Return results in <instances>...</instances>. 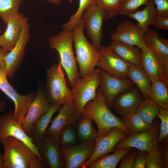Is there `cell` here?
Masks as SVG:
<instances>
[{
    "instance_id": "15",
    "label": "cell",
    "mask_w": 168,
    "mask_h": 168,
    "mask_svg": "<svg viewBox=\"0 0 168 168\" xmlns=\"http://www.w3.org/2000/svg\"><path fill=\"white\" fill-rule=\"evenodd\" d=\"M129 135L124 130L114 128L106 135L98 136L95 139V146L94 152L90 158L83 165L82 168H87L91 163L98 158L106 154L114 152L115 145L122 139Z\"/></svg>"
},
{
    "instance_id": "43",
    "label": "cell",
    "mask_w": 168,
    "mask_h": 168,
    "mask_svg": "<svg viewBox=\"0 0 168 168\" xmlns=\"http://www.w3.org/2000/svg\"><path fill=\"white\" fill-rule=\"evenodd\" d=\"M146 161L145 152L139 150L133 168H146Z\"/></svg>"
},
{
    "instance_id": "30",
    "label": "cell",
    "mask_w": 168,
    "mask_h": 168,
    "mask_svg": "<svg viewBox=\"0 0 168 168\" xmlns=\"http://www.w3.org/2000/svg\"><path fill=\"white\" fill-rule=\"evenodd\" d=\"M139 104L136 113L147 123L152 125L158 116L161 107L150 97L144 98Z\"/></svg>"
},
{
    "instance_id": "34",
    "label": "cell",
    "mask_w": 168,
    "mask_h": 168,
    "mask_svg": "<svg viewBox=\"0 0 168 168\" xmlns=\"http://www.w3.org/2000/svg\"><path fill=\"white\" fill-rule=\"evenodd\" d=\"M75 124L66 125L61 130L58 138L60 147L72 146L76 144L79 141Z\"/></svg>"
},
{
    "instance_id": "49",
    "label": "cell",
    "mask_w": 168,
    "mask_h": 168,
    "mask_svg": "<svg viewBox=\"0 0 168 168\" xmlns=\"http://www.w3.org/2000/svg\"><path fill=\"white\" fill-rule=\"evenodd\" d=\"M1 33H2V31L0 30V34Z\"/></svg>"
},
{
    "instance_id": "21",
    "label": "cell",
    "mask_w": 168,
    "mask_h": 168,
    "mask_svg": "<svg viewBox=\"0 0 168 168\" xmlns=\"http://www.w3.org/2000/svg\"><path fill=\"white\" fill-rule=\"evenodd\" d=\"M140 64L148 75L151 83L161 80L168 86V72L152 51L146 45L141 50Z\"/></svg>"
},
{
    "instance_id": "7",
    "label": "cell",
    "mask_w": 168,
    "mask_h": 168,
    "mask_svg": "<svg viewBox=\"0 0 168 168\" xmlns=\"http://www.w3.org/2000/svg\"><path fill=\"white\" fill-rule=\"evenodd\" d=\"M160 122L158 119L154 121L149 130L142 133H131L128 137L119 141L114 149L134 147L145 152H149L159 148L158 139L159 133Z\"/></svg>"
},
{
    "instance_id": "28",
    "label": "cell",
    "mask_w": 168,
    "mask_h": 168,
    "mask_svg": "<svg viewBox=\"0 0 168 168\" xmlns=\"http://www.w3.org/2000/svg\"><path fill=\"white\" fill-rule=\"evenodd\" d=\"M132 148H120L110 155L106 154L91 164L87 168H115L123 156Z\"/></svg>"
},
{
    "instance_id": "6",
    "label": "cell",
    "mask_w": 168,
    "mask_h": 168,
    "mask_svg": "<svg viewBox=\"0 0 168 168\" xmlns=\"http://www.w3.org/2000/svg\"><path fill=\"white\" fill-rule=\"evenodd\" d=\"M101 77L100 69L95 68L91 73L81 77L72 87L71 89L75 107L80 114L86 104L96 98L97 89L100 86Z\"/></svg>"
},
{
    "instance_id": "23",
    "label": "cell",
    "mask_w": 168,
    "mask_h": 168,
    "mask_svg": "<svg viewBox=\"0 0 168 168\" xmlns=\"http://www.w3.org/2000/svg\"><path fill=\"white\" fill-rule=\"evenodd\" d=\"M24 17L22 13H20L7 23L4 33L0 36L1 47L9 51L14 47L21 35Z\"/></svg>"
},
{
    "instance_id": "46",
    "label": "cell",
    "mask_w": 168,
    "mask_h": 168,
    "mask_svg": "<svg viewBox=\"0 0 168 168\" xmlns=\"http://www.w3.org/2000/svg\"><path fill=\"white\" fill-rule=\"evenodd\" d=\"M47 1L50 3H52L56 5H59L61 4L60 0H46ZM70 3H72V0H68Z\"/></svg>"
},
{
    "instance_id": "16",
    "label": "cell",
    "mask_w": 168,
    "mask_h": 168,
    "mask_svg": "<svg viewBox=\"0 0 168 168\" xmlns=\"http://www.w3.org/2000/svg\"><path fill=\"white\" fill-rule=\"evenodd\" d=\"M58 110V115L50 120L51 125L46 129L44 137L58 139L60 132L65 126L76 124L81 118L76 109L74 101L63 105Z\"/></svg>"
},
{
    "instance_id": "9",
    "label": "cell",
    "mask_w": 168,
    "mask_h": 168,
    "mask_svg": "<svg viewBox=\"0 0 168 168\" xmlns=\"http://www.w3.org/2000/svg\"><path fill=\"white\" fill-rule=\"evenodd\" d=\"M14 111L11 110L0 115V142L9 136L14 137L25 144L40 160L45 163L38 148L23 130L21 124L13 118Z\"/></svg>"
},
{
    "instance_id": "42",
    "label": "cell",
    "mask_w": 168,
    "mask_h": 168,
    "mask_svg": "<svg viewBox=\"0 0 168 168\" xmlns=\"http://www.w3.org/2000/svg\"><path fill=\"white\" fill-rule=\"evenodd\" d=\"M156 6V14L168 16V0H154Z\"/></svg>"
},
{
    "instance_id": "2",
    "label": "cell",
    "mask_w": 168,
    "mask_h": 168,
    "mask_svg": "<svg viewBox=\"0 0 168 168\" xmlns=\"http://www.w3.org/2000/svg\"><path fill=\"white\" fill-rule=\"evenodd\" d=\"M4 148L3 168H44L47 166L23 142L9 136L0 142Z\"/></svg>"
},
{
    "instance_id": "13",
    "label": "cell",
    "mask_w": 168,
    "mask_h": 168,
    "mask_svg": "<svg viewBox=\"0 0 168 168\" xmlns=\"http://www.w3.org/2000/svg\"><path fill=\"white\" fill-rule=\"evenodd\" d=\"M100 70V88L105 98L106 105L110 109L113 101L117 96L133 88L135 85L128 77L125 78L117 77L102 69Z\"/></svg>"
},
{
    "instance_id": "4",
    "label": "cell",
    "mask_w": 168,
    "mask_h": 168,
    "mask_svg": "<svg viewBox=\"0 0 168 168\" xmlns=\"http://www.w3.org/2000/svg\"><path fill=\"white\" fill-rule=\"evenodd\" d=\"M85 28V24L81 21L72 30L76 58L81 77L93 72L100 57L98 50L92 44L88 42L84 35L83 31Z\"/></svg>"
},
{
    "instance_id": "31",
    "label": "cell",
    "mask_w": 168,
    "mask_h": 168,
    "mask_svg": "<svg viewBox=\"0 0 168 168\" xmlns=\"http://www.w3.org/2000/svg\"><path fill=\"white\" fill-rule=\"evenodd\" d=\"M93 120L86 116H82L76 124V131L79 141H95L98 136V131L92 125Z\"/></svg>"
},
{
    "instance_id": "19",
    "label": "cell",
    "mask_w": 168,
    "mask_h": 168,
    "mask_svg": "<svg viewBox=\"0 0 168 168\" xmlns=\"http://www.w3.org/2000/svg\"><path fill=\"white\" fill-rule=\"evenodd\" d=\"M144 35L137 24L125 20L119 24L115 31L111 35L110 38L113 41L134 45L142 50L146 45Z\"/></svg>"
},
{
    "instance_id": "12",
    "label": "cell",
    "mask_w": 168,
    "mask_h": 168,
    "mask_svg": "<svg viewBox=\"0 0 168 168\" xmlns=\"http://www.w3.org/2000/svg\"><path fill=\"white\" fill-rule=\"evenodd\" d=\"M98 51L100 57L96 67L114 76L127 77L130 63L121 58L109 46L101 45Z\"/></svg>"
},
{
    "instance_id": "33",
    "label": "cell",
    "mask_w": 168,
    "mask_h": 168,
    "mask_svg": "<svg viewBox=\"0 0 168 168\" xmlns=\"http://www.w3.org/2000/svg\"><path fill=\"white\" fill-rule=\"evenodd\" d=\"M121 119L131 134L144 132L150 129L152 126L143 121L136 113L128 118Z\"/></svg>"
},
{
    "instance_id": "5",
    "label": "cell",
    "mask_w": 168,
    "mask_h": 168,
    "mask_svg": "<svg viewBox=\"0 0 168 168\" xmlns=\"http://www.w3.org/2000/svg\"><path fill=\"white\" fill-rule=\"evenodd\" d=\"M46 76L44 89L51 106H60L74 100L71 89L67 86L63 69L59 63L48 68Z\"/></svg>"
},
{
    "instance_id": "38",
    "label": "cell",
    "mask_w": 168,
    "mask_h": 168,
    "mask_svg": "<svg viewBox=\"0 0 168 168\" xmlns=\"http://www.w3.org/2000/svg\"><path fill=\"white\" fill-rule=\"evenodd\" d=\"M161 120L158 142L161 143L168 138V109L161 108L157 116Z\"/></svg>"
},
{
    "instance_id": "47",
    "label": "cell",
    "mask_w": 168,
    "mask_h": 168,
    "mask_svg": "<svg viewBox=\"0 0 168 168\" xmlns=\"http://www.w3.org/2000/svg\"><path fill=\"white\" fill-rule=\"evenodd\" d=\"M6 103L4 100L3 99L0 100V112L3 111L5 109Z\"/></svg>"
},
{
    "instance_id": "27",
    "label": "cell",
    "mask_w": 168,
    "mask_h": 168,
    "mask_svg": "<svg viewBox=\"0 0 168 168\" xmlns=\"http://www.w3.org/2000/svg\"><path fill=\"white\" fill-rule=\"evenodd\" d=\"M154 4V0H148L146 7L142 10L136 11L128 16L137 21V25L144 34L146 33L149 25L157 15Z\"/></svg>"
},
{
    "instance_id": "32",
    "label": "cell",
    "mask_w": 168,
    "mask_h": 168,
    "mask_svg": "<svg viewBox=\"0 0 168 168\" xmlns=\"http://www.w3.org/2000/svg\"><path fill=\"white\" fill-rule=\"evenodd\" d=\"M23 0H0V17L6 24L19 14Z\"/></svg>"
},
{
    "instance_id": "1",
    "label": "cell",
    "mask_w": 168,
    "mask_h": 168,
    "mask_svg": "<svg viewBox=\"0 0 168 168\" xmlns=\"http://www.w3.org/2000/svg\"><path fill=\"white\" fill-rule=\"evenodd\" d=\"M81 115L90 117L95 122L98 128V136L106 135L114 128L124 130L129 135L131 134L121 119L110 110L100 87L97 89L96 98L86 104Z\"/></svg>"
},
{
    "instance_id": "3",
    "label": "cell",
    "mask_w": 168,
    "mask_h": 168,
    "mask_svg": "<svg viewBox=\"0 0 168 168\" xmlns=\"http://www.w3.org/2000/svg\"><path fill=\"white\" fill-rule=\"evenodd\" d=\"M49 41V48L55 49L58 53L59 63L65 70L72 87L81 77L72 49V30L64 29L58 35L50 37Z\"/></svg>"
},
{
    "instance_id": "40",
    "label": "cell",
    "mask_w": 168,
    "mask_h": 168,
    "mask_svg": "<svg viewBox=\"0 0 168 168\" xmlns=\"http://www.w3.org/2000/svg\"><path fill=\"white\" fill-rule=\"evenodd\" d=\"M138 151L133 148L122 157L119 168H133Z\"/></svg>"
},
{
    "instance_id": "41",
    "label": "cell",
    "mask_w": 168,
    "mask_h": 168,
    "mask_svg": "<svg viewBox=\"0 0 168 168\" xmlns=\"http://www.w3.org/2000/svg\"><path fill=\"white\" fill-rule=\"evenodd\" d=\"M154 27L158 29L168 30V16L156 15L151 23Z\"/></svg>"
},
{
    "instance_id": "29",
    "label": "cell",
    "mask_w": 168,
    "mask_h": 168,
    "mask_svg": "<svg viewBox=\"0 0 168 168\" xmlns=\"http://www.w3.org/2000/svg\"><path fill=\"white\" fill-rule=\"evenodd\" d=\"M149 96L161 108L168 109V86L161 80L152 83Z\"/></svg>"
},
{
    "instance_id": "22",
    "label": "cell",
    "mask_w": 168,
    "mask_h": 168,
    "mask_svg": "<svg viewBox=\"0 0 168 168\" xmlns=\"http://www.w3.org/2000/svg\"><path fill=\"white\" fill-rule=\"evenodd\" d=\"M144 39L147 46L157 58L165 70L168 72V40L161 37L158 33L148 27L144 34Z\"/></svg>"
},
{
    "instance_id": "18",
    "label": "cell",
    "mask_w": 168,
    "mask_h": 168,
    "mask_svg": "<svg viewBox=\"0 0 168 168\" xmlns=\"http://www.w3.org/2000/svg\"><path fill=\"white\" fill-rule=\"evenodd\" d=\"M144 97L139 89L135 86L117 96L111 104L122 118L129 117L136 113L137 108Z\"/></svg>"
},
{
    "instance_id": "48",
    "label": "cell",
    "mask_w": 168,
    "mask_h": 168,
    "mask_svg": "<svg viewBox=\"0 0 168 168\" xmlns=\"http://www.w3.org/2000/svg\"><path fill=\"white\" fill-rule=\"evenodd\" d=\"M0 168H3V160L2 155L0 153Z\"/></svg>"
},
{
    "instance_id": "44",
    "label": "cell",
    "mask_w": 168,
    "mask_h": 168,
    "mask_svg": "<svg viewBox=\"0 0 168 168\" xmlns=\"http://www.w3.org/2000/svg\"><path fill=\"white\" fill-rule=\"evenodd\" d=\"M160 152L166 163L168 164V144H162L159 145Z\"/></svg>"
},
{
    "instance_id": "8",
    "label": "cell",
    "mask_w": 168,
    "mask_h": 168,
    "mask_svg": "<svg viewBox=\"0 0 168 168\" xmlns=\"http://www.w3.org/2000/svg\"><path fill=\"white\" fill-rule=\"evenodd\" d=\"M7 76L5 66L0 65V90L14 102L15 108L13 118L22 124L29 107L35 98L37 92H33L26 95L19 94L8 82Z\"/></svg>"
},
{
    "instance_id": "11",
    "label": "cell",
    "mask_w": 168,
    "mask_h": 168,
    "mask_svg": "<svg viewBox=\"0 0 168 168\" xmlns=\"http://www.w3.org/2000/svg\"><path fill=\"white\" fill-rule=\"evenodd\" d=\"M95 146V141H79L75 144L60 147L65 168H82L90 158Z\"/></svg>"
},
{
    "instance_id": "39",
    "label": "cell",
    "mask_w": 168,
    "mask_h": 168,
    "mask_svg": "<svg viewBox=\"0 0 168 168\" xmlns=\"http://www.w3.org/2000/svg\"><path fill=\"white\" fill-rule=\"evenodd\" d=\"M148 0H124L119 15L128 16L137 11L142 5H146Z\"/></svg>"
},
{
    "instance_id": "26",
    "label": "cell",
    "mask_w": 168,
    "mask_h": 168,
    "mask_svg": "<svg viewBox=\"0 0 168 168\" xmlns=\"http://www.w3.org/2000/svg\"><path fill=\"white\" fill-rule=\"evenodd\" d=\"M60 107V106L57 105L51 106L47 112L39 118L32 126L28 135L35 145L44 138L45 131L52 117Z\"/></svg>"
},
{
    "instance_id": "10",
    "label": "cell",
    "mask_w": 168,
    "mask_h": 168,
    "mask_svg": "<svg viewBox=\"0 0 168 168\" xmlns=\"http://www.w3.org/2000/svg\"><path fill=\"white\" fill-rule=\"evenodd\" d=\"M106 19V12L94 3L85 10L82 15L81 21L85 25L87 36L98 50L101 46L102 24Z\"/></svg>"
},
{
    "instance_id": "17",
    "label": "cell",
    "mask_w": 168,
    "mask_h": 168,
    "mask_svg": "<svg viewBox=\"0 0 168 168\" xmlns=\"http://www.w3.org/2000/svg\"><path fill=\"white\" fill-rule=\"evenodd\" d=\"M51 106L45 93L44 85L41 82L38 86L35 98L21 124L23 130L27 135L35 121L47 112Z\"/></svg>"
},
{
    "instance_id": "37",
    "label": "cell",
    "mask_w": 168,
    "mask_h": 168,
    "mask_svg": "<svg viewBox=\"0 0 168 168\" xmlns=\"http://www.w3.org/2000/svg\"><path fill=\"white\" fill-rule=\"evenodd\" d=\"M146 168H167V164L158 148L149 152H145Z\"/></svg>"
},
{
    "instance_id": "14",
    "label": "cell",
    "mask_w": 168,
    "mask_h": 168,
    "mask_svg": "<svg viewBox=\"0 0 168 168\" xmlns=\"http://www.w3.org/2000/svg\"><path fill=\"white\" fill-rule=\"evenodd\" d=\"M29 27L28 17H25L20 36L14 47L5 58V69L10 78L14 75L23 59L26 46L30 39Z\"/></svg>"
},
{
    "instance_id": "20",
    "label": "cell",
    "mask_w": 168,
    "mask_h": 168,
    "mask_svg": "<svg viewBox=\"0 0 168 168\" xmlns=\"http://www.w3.org/2000/svg\"><path fill=\"white\" fill-rule=\"evenodd\" d=\"M35 145L47 167L50 168H65L58 139L44 137Z\"/></svg>"
},
{
    "instance_id": "45",
    "label": "cell",
    "mask_w": 168,
    "mask_h": 168,
    "mask_svg": "<svg viewBox=\"0 0 168 168\" xmlns=\"http://www.w3.org/2000/svg\"><path fill=\"white\" fill-rule=\"evenodd\" d=\"M9 51L2 47L0 48V65L5 66V58Z\"/></svg>"
},
{
    "instance_id": "25",
    "label": "cell",
    "mask_w": 168,
    "mask_h": 168,
    "mask_svg": "<svg viewBox=\"0 0 168 168\" xmlns=\"http://www.w3.org/2000/svg\"><path fill=\"white\" fill-rule=\"evenodd\" d=\"M109 46L118 55L129 63L135 64H141V50L138 47L113 41Z\"/></svg>"
},
{
    "instance_id": "24",
    "label": "cell",
    "mask_w": 168,
    "mask_h": 168,
    "mask_svg": "<svg viewBox=\"0 0 168 168\" xmlns=\"http://www.w3.org/2000/svg\"><path fill=\"white\" fill-rule=\"evenodd\" d=\"M127 77L140 91L144 98L149 97L148 93L152 83L148 75L140 64L130 63Z\"/></svg>"
},
{
    "instance_id": "36",
    "label": "cell",
    "mask_w": 168,
    "mask_h": 168,
    "mask_svg": "<svg viewBox=\"0 0 168 168\" xmlns=\"http://www.w3.org/2000/svg\"><path fill=\"white\" fill-rule=\"evenodd\" d=\"M95 0H79V5L76 12L70 17L68 22L63 24L64 29L72 30L73 28L80 23L83 12L94 3Z\"/></svg>"
},
{
    "instance_id": "35",
    "label": "cell",
    "mask_w": 168,
    "mask_h": 168,
    "mask_svg": "<svg viewBox=\"0 0 168 168\" xmlns=\"http://www.w3.org/2000/svg\"><path fill=\"white\" fill-rule=\"evenodd\" d=\"M124 0H95V4L105 11L106 19L113 18L120 11Z\"/></svg>"
}]
</instances>
